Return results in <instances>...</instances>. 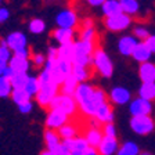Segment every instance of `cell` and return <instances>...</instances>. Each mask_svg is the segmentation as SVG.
I'll return each mask as SVG.
<instances>
[{
  "instance_id": "cell-1",
  "label": "cell",
  "mask_w": 155,
  "mask_h": 155,
  "mask_svg": "<svg viewBox=\"0 0 155 155\" xmlns=\"http://www.w3.org/2000/svg\"><path fill=\"white\" fill-rule=\"evenodd\" d=\"M94 45L89 40H78L75 42V57L72 64L79 67H87L93 62Z\"/></svg>"
},
{
  "instance_id": "cell-2",
  "label": "cell",
  "mask_w": 155,
  "mask_h": 155,
  "mask_svg": "<svg viewBox=\"0 0 155 155\" xmlns=\"http://www.w3.org/2000/svg\"><path fill=\"white\" fill-rule=\"evenodd\" d=\"M105 103H107L105 93H104L103 90H100V89H94L93 94H91L87 100H84L82 104H79V108H81V111L83 114H86V115L94 116L96 111Z\"/></svg>"
},
{
  "instance_id": "cell-3",
  "label": "cell",
  "mask_w": 155,
  "mask_h": 155,
  "mask_svg": "<svg viewBox=\"0 0 155 155\" xmlns=\"http://www.w3.org/2000/svg\"><path fill=\"white\" fill-rule=\"evenodd\" d=\"M93 64L96 69L103 75L104 78H111L114 74V65L111 58L108 57L104 50H94L93 53Z\"/></svg>"
},
{
  "instance_id": "cell-4",
  "label": "cell",
  "mask_w": 155,
  "mask_h": 155,
  "mask_svg": "<svg viewBox=\"0 0 155 155\" xmlns=\"http://www.w3.org/2000/svg\"><path fill=\"white\" fill-rule=\"evenodd\" d=\"M48 107H50V110L57 108V110L64 111L68 116L74 115V114L78 111V104H76V101H75L74 97L67 96V94H62V93L61 94L58 93L57 96L53 98V101L50 103Z\"/></svg>"
},
{
  "instance_id": "cell-5",
  "label": "cell",
  "mask_w": 155,
  "mask_h": 155,
  "mask_svg": "<svg viewBox=\"0 0 155 155\" xmlns=\"http://www.w3.org/2000/svg\"><path fill=\"white\" fill-rule=\"evenodd\" d=\"M130 127L136 134L145 136L150 134L155 129V122L150 115H141V116H133L130 120Z\"/></svg>"
},
{
  "instance_id": "cell-6",
  "label": "cell",
  "mask_w": 155,
  "mask_h": 155,
  "mask_svg": "<svg viewBox=\"0 0 155 155\" xmlns=\"http://www.w3.org/2000/svg\"><path fill=\"white\" fill-rule=\"evenodd\" d=\"M58 91H60V86L57 83H54V82H51L48 84H43L40 87L39 93L35 96L36 101L39 103L40 107H48L50 103L53 101V98L58 94Z\"/></svg>"
},
{
  "instance_id": "cell-7",
  "label": "cell",
  "mask_w": 155,
  "mask_h": 155,
  "mask_svg": "<svg viewBox=\"0 0 155 155\" xmlns=\"http://www.w3.org/2000/svg\"><path fill=\"white\" fill-rule=\"evenodd\" d=\"M130 22H132L130 15H127L125 13H120L112 17H107L105 26L107 29H110L112 32H119V31H125L130 25Z\"/></svg>"
},
{
  "instance_id": "cell-8",
  "label": "cell",
  "mask_w": 155,
  "mask_h": 155,
  "mask_svg": "<svg viewBox=\"0 0 155 155\" xmlns=\"http://www.w3.org/2000/svg\"><path fill=\"white\" fill-rule=\"evenodd\" d=\"M69 116L61 110H50V112L47 114L46 118V127L47 129H53V130H58L61 126H64L65 123H68Z\"/></svg>"
},
{
  "instance_id": "cell-9",
  "label": "cell",
  "mask_w": 155,
  "mask_h": 155,
  "mask_svg": "<svg viewBox=\"0 0 155 155\" xmlns=\"http://www.w3.org/2000/svg\"><path fill=\"white\" fill-rule=\"evenodd\" d=\"M129 111L132 116H141V115H150L152 111V104L150 100H144L141 97H137L130 101Z\"/></svg>"
},
{
  "instance_id": "cell-10",
  "label": "cell",
  "mask_w": 155,
  "mask_h": 155,
  "mask_svg": "<svg viewBox=\"0 0 155 155\" xmlns=\"http://www.w3.org/2000/svg\"><path fill=\"white\" fill-rule=\"evenodd\" d=\"M55 24L58 25V28L74 29V26L78 25V15L72 10H62L55 17Z\"/></svg>"
},
{
  "instance_id": "cell-11",
  "label": "cell",
  "mask_w": 155,
  "mask_h": 155,
  "mask_svg": "<svg viewBox=\"0 0 155 155\" xmlns=\"http://www.w3.org/2000/svg\"><path fill=\"white\" fill-rule=\"evenodd\" d=\"M7 46L13 53L19 51V50H24V48H28V40H26V36L22 32H13L10 33L6 39Z\"/></svg>"
},
{
  "instance_id": "cell-12",
  "label": "cell",
  "mask_w": 155,
  "mask_h": 155,
  "mask_svg": "<svg viewBox=\"0 0 155 155\" xmlns=\"http://www.w3.org/2000/svg\"><path fill=\"white\" fill-rule=\"evenodd\" d=\"M62 143L67 145L68 150H69L74 155H83V152L90 147L84 137H74V139L64 140Z\"/></svg>"
},
{
  "instance_id": "cell-13",
  "label": "cell",
  "mask_w": 155,
  "mask_h": 155,
  "mask_svg": "<svg viewBox=\"0 0 155 155\" xmlns=\"http://www.w3.org/2000/svg\"><path fill=\"white\" fill-rule=\"evenodd\" d=\"M110 98L114 104H118V105H123V104H127L132 101V94L130 91L126 89V87H120L116 86L114 87L110 93Z\"/></svg>"
},
{
  "instance_id": "cell-14",
  "label": "cell",
  "mask_w": 155,
  "mask_h": 155,
  "mask_svg": "<svg viewBox=\"0 0 155 155\" xmlns=\"http://www.w3.org/2000/svg\"><path fill=\"white\" fill-rule=\"evenodd\" d=\"M97 150H98V154L100 155H114L119 150L116 137H107V136H104Z\"/></svg>"
},
{
  "instance_id": "cell-15",
  "label": "cell",
  "mask_w": 155,
  "mask_h": 155,
  "mask_svg": "<svg viewBox=\"0 0 155 155\" xmlns=\"http://www.w3.org/2000/svg\"><path fill=\"white\" fill-rule=\"evenodd\" d=\"M137 39L134 36H123V38L119 39L118 42V50L122 55H132L133 54V50H134L136 45H137Z\"/></svg>"
},
{
  "instance_id": "cell-16",
  "label": "cell",
  "mask_w": 155,
  "mask_h": 155,
  "mask_svg": "<svg viewBox=\"0 0 155 155\" xmlns=\"http://www.w3.org/2000/svg\"><path fill=\"white\" fill-rule=\"evenodd\" d=\"M94 91V87H91L89 83H86V82H83V83H79L76 87V90H75L74 93V98L75 101H76V104L79 105V104H82L84 100H87L89 97L93 94Z\"/></svg>"
},
{
  "instance_id": "cell-17",
  "label": "cell",
  "mask_w": 155,
  "mask_h": 155,
  "mask_svg": "<svg viewBox=\"0 0 155 155\" xmlns=\"http://www.w3.org/2000/svg\"><path fill=\"white\" fill-rule=\"evenodd\" d=\"M45 143H46V147H47V150L57 152L58 147L61 145L62 141H61V137H60V134H58L55 130L47 129L45 132Z\"/></svg>"
},
{
  "instance_id": "cell-18",
  "label": "cell",
  "mask_w": 155,
  "mask_h": 155,
  "mask_svg": "<svg viewBox=\"0 0 155 155\" xmlns=\"http://www.w3.org/2000/svg\"><path fill=\"white\" fill-rule=\"evenodd\" d=\"M139 76L143 83H145V82H155V64H152L150 61L143 62L139 69Z\"/></svg>"
},
{
  "instance_id": "cell-19",
  "label": "cell",
  "mask_w": 155,
  "mask_h": 155,
  "mask_svg": "<svg viewBox=\"0 0 155 155\" xmlns=\"http://www.w3.org/2000/svg\"><path fill=\"white\" fill-rule=\"evenodd\" d=\"M152 53L150 51V48L147 47V45H145L144 42H139L137 45H136L134 50H133V58H134L136 61L139 62H147L150 61V57H151Z\"/></svg>"
},
{
  "instance_id": "cell-20",
  "label": "cell",
  "mask_w": 155,
  "mask_h": 155,
  "mask_svg": "<svg viewBox=\"0 0 155 155\" xmlns=\"http://www.w3.org/2000/svg\"><path fill=\"white\" fill-rule=\"evenodd\" d=\"M8 67L13 69L15 74H28L29 69V60L28 58H19L13 55L8 61Z\"/></svg>"
},
{
  "instance_id": "cell-21",
  "label": "cell",
  "mask_w": 155,
  "mask_h": 155,
  "mask_svg": "<svg viewBox=\"0 0 155 155\" xmlns=\"http://www.w3.org/2000/svg\"><path fill=\"white\" fill-rule=\"evenodd\" d=\"M94 118L97 120H100L101 123H112L114 122V112L111 110V107L108 103L103 104V105L96 111L94 114Z\"/></svg>"
},
{
  "instance_id": "cell-22",
  "label": "cell",
  "mask_w": 155,
  "mask_h": 155,
  "mask_svg": "<svg viewBox=\"0 0 155 155\" xmlns=\"http://www.w3.org/2000/svg\"><path fill=\"white\" fill-rule=\"evenodd\" d=\"M75 57V42L67 43V45H60L58 47L57 58L60 60H67V61H74Z\"/></svg>"
},
{
  "instance_id": "cell-23",
  "label": "cell",
  "mask_w": 155,
  "mask_h": 155,
  "mask_svg": "<svg viewBox=\"0 0 155 155\" xmlns=\"http://www.w3.org/2000/svg\"><path fill=\"white\" fill-rule=\"evenodd\" d=\"M101 8H103V13L105 17H112L122 13V7H120L119 0H107L105 3L101 6Z\"/></svg>"
},
{
  "instance_id": "cell-24",
  "label": "cell",
  "mask_w": 155,
  "mask_h": 155,
  "mask_svg": "<svg viewBox=\"0 0 155 155\" xmlns=\"http://www.w3.org/2000/svg\"><path fill=\"white\" fill-rule=\"evenodd\" d=\"M54 38L60 45H67V43L74 42V29L69 28H58L54 32Z\"/></svg>"
},
{
  "instance_id": "cell-25",
  "label": "cell",
  "mask_w": 155,
  "mask_h": 155,
  "mask_svg": "<svg viewBox=\"0 0 155 155\" xmlns=\"http://www.w3.org/2000/svg\"><path fill=\"white\" fill-rule=\"evenodd\" d=\"M78 84H79L78 79L71 74L69 76L65 78V81L62 82V84L60 86V87H61V93L62 94H67V96H74V93H75V90H76Z\"/></svg>"
},
{
  "instance_id": "cell-26",
  "label": "cell",
  "mask_w": 155,
  "mask_h": 155,
  "mask_svg": "<svg viewBox=\"0 0 155 155\" xmlns=\"http://www.w3.org/2000/svg\"><path fill=\"white\" fill-rule=\"evenodd\" d=\"M103 137H104V134L100 129H91V127L87 130L86 136H84V139L87 140L89 145H90V147H94V148H98V145H100Z\"/></svg>"
},
{
  "instance_id": "cell-27",
  "label": "cell",
  "mask_w": 155,
  "mask_h": 155,
  "mask_svg": "<svg viewBox=\"0 0 155 155\" xmlns=\"http://www.w3.org/2000/svg\"><path fill=\"white\" fill-rule=\"evenodd\" d=\"M139 94L144 100H155V82H145L140 86Z\"/></svg>"
},
{
  "instance_id": "cell-28",
  "label": "cell",
  "mask_w": 155,
  "mask_h": 155,
  "mask_svg": "<svg viewBox=\"0 0 155 155\" xmlns=\"http://www.w3.org/2000/svg\"><path fill=\"white\" fill-rule=\"evenodd\" d=\"M118 155H139L140 154V148L139 145L133 141H126L125 144H122L116 152Z\"/></svg>"
},
{
  "instance_id": "cell-29",
  "label": "cell",
  "mask_w": 155,
  "mask_h": 155,
  "mask_svg": "<svg viewBox=\"0 0 155 155\" xmlns=\"http://www.w3.org/2000/svg\"><path fill=\"white\" fill-rule=\"evenodd\" d=\"M11 100L19 105V104H24L26 101H31V96L28 94V91L25 89H13L11 91Z\"/></svg>"
},
{
  "instance_id": "cell-30",
  "label": "cell",
  "mask_w": 155,
  "mask_h": 155,
  "mask_svg": "<svg viewBox=\"0 0 155 155\" xmlns=\"http://www.w3.org/2000/svg\"><path fill=\"white\" fill-rule=\"evenodd\" d=\"M120 7H122V13L127 15H133L139 11V2L137 0H119Z\"/></svg>"
},
{
  "instance_id": "cell-31",
  "label": "cell",
  "mask_w": 155,
  "mask_h": 155,
  "mask_svg": "<svg viewBox=\"0 0 155 155\" xmlns=\"http://www.w3.org/2000/svg\"><path fill=\"white\" fill-rule=\"evenodd\" d=\"M40 87H42V84L39 82L38 76H29L28 78V82H26V84H25V90L28 91V94L31 97L36 96V94L39 93V90H40Z\"/></svg>"
},
{
  "instance_id": "cell-32",
  "label": "cell",
  "mask_w": 155,
  "mask_h": 155,
  "mask_svg": "<svg viewBox=\"0 0 155 155\" xmlns=\"http://www.w3.org/2000/svg\"><path fill=\"white\" fill-rule=\"evenodd\" d=\"M57 133L60 134V137H61L62 140H68V139H74V137H76V127H75L74 125H71V123H65L64 126H61L60 129L57 130Z\"/></svg>"
},
{
  "instance_id": "cell-33",
  "label": "cell",
  "mask_w": 155,
  "mask_h": 155,
  "mask_svg": "<svg viewBox=\"0 0 155 155\" xmlns=\"http://www.w3.org/2000/svg\"><path fill=\"white\" fill-rule=\"evenodd\" d=\"M72 75L76 78L79 83H83V82L87 81V78H89V69H87V67L74 65V68H72Z\"/></svg>"
},
{
  "instance_id": "cell-34",
  "label": "cell",
  "mask_w": 155,
  "mask_h": 155,
  "mask_svg": "<svg viewBox=\"0 0 155 155\" xmlns=\"http://www.w3.org/2000/svg\"><path fill=\"white\" fill-rule=\"evenodd\" d=\"M28 78L29 75L28 74H15L11 79V86L13 89H25V84L28 82Z\"/></svg>"
},
{
  "instance_id": "cell-35",
  "label": "cell",
  "mask_w": 155,
  "mask_h": 155,
  "mask_svg": "<svg viewBox=\"0 0 155 155\" xmlns=\"http://www.w3.org/2000/svg\"><path fill=\"white\" fill-rule=\"evenodd\" d=\"M45 29H46V24L43 19H40V18L31 19V22H29V31H31V33L39 35V33L45 32Z\"/></svg>"
},
{
  "instance_id": "cell-36",
  "label": "cell",
  "mask_w": 155,
  "mask_h": 155,
  "mask_svg": "<svg viewBox=\"0 0 155 155\" xmlns=\"http://www.w3.org/2000/svg\"><path fill=\"white\" fill-rule=\"evenodd\" d=\"M11 91H13L11 82L8 79H6L4 76H0V98L11 96Z\"/></svg>"
},
{
  "instance_id": "cell-37",
  "label": "cell",
  "mask_w": 155,
  "mask_h": 155,
  "mask_svg": "<svg viewBox=\"0 0 155 155\" xmlns=\"http://www.w3.org/2000/svg\"><path fill=\"white\" fill-rule=\"evenodd\" d=\"M57 68L65 76H69L72 74V68H74V64L71 61H67V60H60L57 58Z\"/></svg>"
},
{
  "instance_id": "cell-38",
  "label": "cell",
  "mask_w": 155,
  "mask_h": 155,
  "mask_svg": "<svg viewBox=\"0 0 155 155\" xmlns=\"http://www.w3.org/2000/svg\"><path fill=\"white\" fill-rule=\"evenodd\" d=\"M38 79H39V82H40V84H48V83H51L53 82V76H51V71H48V69H43L40 74H39V76H38Z\"/></svg>"
},
{
  "instance_id": "cell-39",
  "label": "cell",
  "mask_w": 155,
  "mask_h": 155,
  "mask_svg": "<svg viewBox=\"0 0 155 155\" xmlns=\"http://www.w3.org/2000/svg\"><path fill=\"white\" fill-rule=\"evenodd\" d=\"M11 57H13V54H11V50L8 48V46H0V60L8 64Z\"/></svg>"
},
{
  "instance_id": "cell-40",
  "label": "cell",
  "mask_w": 155,
  "mask_h": 155,
  "mask_svg": "<svg viewBox=\"0 0 155 155\" xmlns=\"http://www.w3.org/2000/svg\"><path fill=\"white\" fill-rule=\"evenodd\" d=\"M133 33H134V38L137 39H141L143 42H144L145 39L148 38L150 36V33H148V31H147V29L144 28V26H136L134 28V31H133Z\"/></svg>"
},
{
  "instance_id": "cell-41",
  "label": "cell",
  "mask_w": 155,
  "mask_h": 155,
  "mask_svg": "<svg viewBox=\"0 0 155 155\" xmlns=\"http://www.w3.org/2000/svg\"><path fill=\"white\" fill-rule=\"evenodd\" d=\"M96 32H94V28H86L82 31L81 33V39L82 40H89V42H93Z\"/></svg>"
},
{
  "instance_id": "cell-42",
  "label": "cell",
  "mask_w": 155,
  "mask_h": 155,
  "mask_svg": "<svg viewBox=\"0 0 155 155\" xmlns=\"http://www.w3.org/2000/svg\"><path fill=\"white\" fill-rule=\"evenodd\" d=\"M103 134L107 137H116V127L114 123H105L103 129Z\"/></svg>"
},
{
  "instance_id": "cell-43",
  "label": "cell",
  "mask_w": 155,
  "mask_h": 155,
  "mask_svg": "<svg viewBox=\"0 0 155 155\" xmlns=\"http://www.w3.org/2000/svg\"><path fill=\"white\" fill-rule=\"evenodd\" d=\"M46 60H47V58H46L43 54H40V53L32 55V62L35 67H43V65L46 64Z\"/></svg>"
},
{
  "instance_id": "cell-44",
  "label": "cell",
  "mask_w": 155,
  "mask_h": 155,
  "mask_svg": "<svg viewBox=\"0 0 155 155\" xmlns=\"http://www.w3.org/2000/svg\"><path fill=\"white\" fill-rule=\"evenodd\" d=\"M18 107V111L21 114H29L31 111H32V101H26V103H24V104H19V105H17Z\"/></svg>"
},
{
  "instance_id": "cell-45",
  "label": "cell",
  "mask_w": 155,
  "mask_h": 155,
  "mask_svg": "<svg viewBox=\"0 0 155 155\" xmlns=\"http://www.w3.org/2000/svg\"><path fill=\"white\" fill-rule=\"evenodd\" d=\"M144 43L147 45V47L150 48V51L155 53V35H150L148 38L144 40Z\"/></svg>"
},
{
  "instance_id": "cell-46",
  "label": "cell",
  "mask_w": 155,
  "mask_h": 155,
  "mask_svg": "<svg viewBox=\"0 0 155 155\" xmlns=\"http://www.w3.org/2000/svg\"><path fill=\"white\" fill-rule=\"evenodd\" d=\"M8 18H10V11L6 7H0V24L6 22Z\"/></svg>"
},
{
  "instance_id": "cell-47",
  "label": "cell",
  "mask_w": 155,
  "mask_h": 155,
  "mask_svg": "<svg viewBox=\"0 0 155 155\" xmlns=\"http://www.w3.org/2000/svg\"><path fill=\"white\" fill-rule=\"evenodd\" d=\"M14 75H15V72H14L13 69H11V68L8 67V64H7V67H6V69L3 71V75H2V76H4L6 79H8V81H11Z\"/></svg>"
},
{
  "instance_id": "cell-48",
  "label": "cell",
  "mask_w": 155,
  "mask_h": 155,
  "mask_svg": "<svg viewBox=\"0 0 155 155\" xmlns=\"http://www.w3.org/2000/svg\"><path fill=\"white\" fill-rule=\"evenodd\" d=\"M13 55L19 57V58H28V60H29V50H28V48H24V50H19V51L13 53Z\"/></svg>"
},
{
  "instance_id": "cell-49",
  "label": "cell",
  "mask_w": 155,
  "mask_h": 155,
  "mask_svg": "<svg viewBox=\"0 0 155 155\" xmlns=\"http://www.w3.org/2000/svg\"><path fill=\"white\" fill-rule=\"evenodd\" d=\"M57 54H58V48L55 47H48L47 50V58H57Z\"/></svg>"
},
{
  "instance_id": "cell-50",
  "label": "cell",
  "mask_w": 155,
  "mask_h": 155,
  "mask_svg": "<svg viewBox=\"0 0 155 155\" xmlns=\"http://www.w3.org/2000/svg\"><path fill=\"white\" fill-rule=\"evenodd\" d=\"M107 0H87V3L90 4V6H94V7H97V6H103L104 3H105Z\"/></svg>"
},
{
  "instance_id": "cell-51",
  "label": "cell",
  "mask_w": 155,
  "mask_h": 155,
  "mask_svg": "<svg viewBox=\"0 0 155 155\" xmlns=\"http://www.w3.org/2000/svg\"><path fill=\"white\" fill-rule=\"evenodd\" d=\"M83 155H100V154H98V151H97L94 147H89V148L83 152Z\"/></svg>"
},
{
  "instance_id": "cell-52",
  "label": "cell",
  "mask_w": 155,
  "mask_h": 155,
  "mask_svg": "<svg viewBox=\"0 0 155 155\" xmlns=\"http://www.w3.org/2000/svg\"><path fill=\"white\" fill-rule=\"evenodd\" d=\"M82 25H83V29H86V28H93V21H91V19H89V18H86V19H83Z\"/></svg>"
},
{
  "instance_id": "cell-53",
  "label": "cell",
  "mask_w": 155,
  "mask_h": 155,
  "mask_svg": "<svg viewBox=\"0 0 155 155\" xmlns=\"http://www.w3.org/2000/svg\"><path fill=\"white\" fill-rule=\"evenodd\" d=\"M6 67H7V62H4V61H2V60H0V76L3 75V71L6 69Z\"/></svg>"
},
{
  "instance_id": "cell-54",
  "label": "cell",
  "mask_w": 155,
  "mask_h": 155,
  "mask_svg": "<svg viewBox=\"0 0 155 155\" xmlns=\"http://www.w3.org/2000/svg\"><path fill=\"white\" fill-rule=\"evenodd\" d=\"M40 155H58L55 151H50V150H46V151H42Z\"/></svg>"
},
{
  "instance_id": "cell-55",
  "label": "cell",
  "mask_w": 155,
  "mask_h": 155,
  "mask_svg": "<svg viewBox=\"0 0 155 155\" xmlns=\"http://www.w3.org/2000/svg\"><path fill=\"white\" fill-rule=\"evenodd\" d=\"M139 155H151L150 152H143V154H139Z\"/></svg>"
},
{
  "instance_id": "cell-56",
  "label": "cell",
  "mask_w": 155,
  "mask_h": 155,
  "mask_svg": "<svg viewBox=\"0 0 155 155\" xmlns=\"http://www.w3.org/2000/svg\"><path fill=\"white\" fill-rule=\"evenodd\" d=\"M0 3H2V0H0Z\"/></svg>"
}]
</instances>
